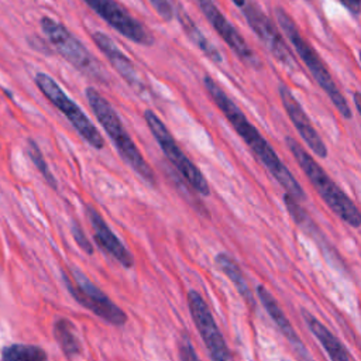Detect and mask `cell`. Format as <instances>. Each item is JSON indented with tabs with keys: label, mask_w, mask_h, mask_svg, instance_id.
<instances>
[{
	"label": "cell",
	"mask_w": 361,
	"mask_h": 361,
	"mask_svg": "<svg viewBox=\"0 0 361 361\" xmlns=\"http://www.w3.org/2000/svg\"><path fill=\"white\" fill-rule=\"evenodd\" d=\"M203 86L210 96L212 102L219 107L226 120L234 128V131L243 138V141L252 149L254 155L261 161L265 169L272 178L285 189L286 195L292 196L298 202L306 199V193L300 183L288 169V166L278 157L276 151L259 133V130L247 118L241 109L233 102V99L223 90V87L209 75L203 78Z\"/></svg>",
	"instance_id": "cell-1"
},
{
	"label": "cell",
	"mask_w": 361,
	"mask_h": 361,
	"mask_svg": "<svg viewBox=\"0 0 361 361\" xmlns=\"http://www.w3.org/2000/svg\"><path fill=\"white\" fill-rule=\"evenodd\" d=\"M86 100L90 106V110L93 111L94 117L111 140L113 145L116 147L118 155L121 159L148 185L155 186L157 178L155 172L151 168V165L147 162V159L142 157L141 151L133 141L131 135L126 130L120 116L117 114L113 104L94 87L89 86L85 90Z\"/></svg>",
	"instance_id": "cell-2"
},
{
	"label": "cell",
	"mask_w": 361,
	"mask_h": 361,
	"mask_svg": "<svg viewBox=\"0 0 361 361\" xmlns=\"http://www.w3.org/2000/svg\"><path fill=\"white\" fill-rule=\"evenodd\" d=\"M285 142L299 168L303 171L309 182L317 190L323 202L329 209L338 216L344 223L354 228L361 226V214L357 204L348 197V195L327 175L319 162L292 137H285Z\"/></svg>",
	"instance_id": "cell-3"
},
{
	"label": "cell",
	"mask_w": 361,
	"mask_h": 361,
	"mask_svg": "<svg viewBox=\"0 0 361 361\" xmlns=\"http://www.w3.org/2000/svg\"><path fill=\"white\" fill-rule=\"evenodd\" d=\"M275 17L278 21L279 28L289 39L290 45L296 51L298 56L302 59V62L306 65L309 72L312 73L313 79L319 85V87L327 94L336 110L345 118L350 120L353 117V111L350 104L347 103L345 97L343 96L341 90L338 89L337 83L334 82L333 76L330 75L327 66L324 65L320 55L316 52V49L309 44V41L302 35L299 27L293 21V18L282 8H275Z\"/></svg>",
	"instance_id": "cell-4"
},
{
	"label": "cell",
	"mask_w": 361,
	"mask_h": 361,
	"mask_svg": "<svg viewBox=\"0 0 361 361\" xmlns=\"http://www.w3.org/2000/svg\"><path fill=\"white\" fill-rule=\"evenodd\" d=\"M39 24L51 45L75 69H78L82 75L87 76L94 82L104 85L109 83V75L106 69L83 45V42L78 37H75L63 24L47 16L41 18Z\"/></svg>",
	"instance_id": "cell-5"
},
{
	"label": "cell",
	"mask_w": 361,
	"mask_h": 361,
	"mask_svg": "<svg viewBox=\"0 0 361 361\" xmlns=\"http://www.w3.org/2000/svg\"><path fill=\"white\" fill-rule=\"evenodd\" d=\"M144 120L151 134L154 135L157 144L159 145L171 165L175 168L178 175L182 176L188 186L192 188L195 192H197L202 196H209L210 188L204 175L195 165V162L182 151V148L178 145L176 140L169 133L165 123L158 117V114L154 110L147 109L144 111Z\"/></svg>",
	"instance_id": "cell-6"
},
{
	"label": "cell",
	"mask_w": 361,
	"mask_h": 361,
	"mask_svg": "<svg viewBox=\"0 0 361 361\" xmlns=\"http://www.w3.org/2000/svg\"><path fill=\"white\" fill-rule=\"evenodd\" d=\"M37 87L42 92V94L68 118L76 133L94 149H102L104 147V141L96 126L90 121L86 113L79 107L76 102H73L63 89L56 83L54 78L44 72H38L34 78Z\"/></svg>",
	"instance_id": "cell-7"
},
{
	"label": "cell",
	"mask_w": 361,
	"mask_h": 361,
	"mask_svg": "<svg viewBox=\"0 0 361 361\" xmlns=\"http://www.w3.org/2000/svg\"><path fill=\"white\" fill-rule=\"evenodd\" d=\"M63 279L72 298L97 317L113 326H123L127 322L126 313L80 269L73 268L69 275H63Z\"/></svg>",
	"instance_id": "cell-8"
},
{
	"label": "cell",
	"mask_w": 361,
	"mask_h": 361,
	"mask_svg": "<svg viewBox=\"0 0 361 361\" xmlns=\"http://www.w3.org/2000/svg\"><path fill=\"white\" fill-rule=\"evenodd\" d=\"M247 24L252 32L259 38L274 59L288 71H298V63L290 52L289 45L283 39L279 28L269 20V17L254 1H245L241 7Z\"/></svg>",
	"instance_id": "cell-9"
},
{
	"label": "cell",
	"mask_w": 361,
	"mask_h": 361,
	"mask_svg": "<svg viewBox=\"0 0 361 361\" xmlns=\"http://www.w3.org/2000/svg\"><path fill=\"white\" fill-rule=\"evenodd\" d=\"M92 11H94L104 23H107L120 35L138 45L149 47L154 44V37L127 8L116 0H82Z\"/></svg>",
	"instance_id": "cell-10"
},
{
	"label": "cell",
	"mask_w": 361,
	"mask_h": 361,
	"mask_svg": "<svg viewBox=\"0 0 361 361\" xmlns=\"http://www.w3.org/2000/svg\"><path fill=\"white\" fill-rule=\"evenodd\" d=\"M202 14L206 17L209 24L214 28L219 37L230 47V49L250 68L259 69L262 66L261 59L247 44L240 31L226 18L213 0H195Z\"/></svg>",
	"instance_id": "cell-11"
},
{
	"label": "cell",
	"mask_w": 361,
	"mask_h": 361,
	"mask_svg": "<svg viewBox=\"0 0 361 361\" xmlns=\"http://www.w3.org/2000/svg\"><path fill=\"white\" fill-rule=\"evenodd\" d=\"M188 306L192 320L210 354V358H230L227 344L214 322L207 303L199 292L189 290Z\"/></svg>",
	"instance_id": "cell-12"
},
{
	"label": "cell",
	"mask_w": 361,
	"mask_h": 361,
	"mask_svg": "<svg viewBox=\"0 0 361 361\" xmlns=\"http://www.w3.org/2000/svg\"><path fill=\"white\" fill-rule=\"evenodd\" d=\"M278 92H279L281 103H282L288 117L290 118L292 124L295 126L298 134L300 135V138L305 141V144L309 147V149L313 154H316V157L326 158L329 154L327 147L323 142L319 133L316 131V128L313 127V124H312L310 118L307 117L306 111L303 110L302 104L293 96L292 90L285 83H281L278 86Z\"/></svg>",
	"instance_id": "cell-13"
},
{
	"label": "cell",
	"mask_w": 361,
	"mask_h": 361,
	"mask_svg": "<svg viewBox=\"0 0 361 361\" xmlns=\"http://www.w3.org/2000/svg\"><path fill=\"white\" fill-rule=\"evenodd\" d=\"M92 39L96 44V47L103 52V55L107 58V61L111 63L114 71L128 83L130 87H133L135 92L141 94L147 93V85L141 79L133 61L121 51V48L107 34L102 31H94L92 34Z\"/></svg>",
	"instance_id": "cell-14"
},
{
	"label": "cell",
	"mask_w": 361,
	"mask_h": 361,
	"mask_svg": "<svg viewBox=\"0 0 361 361\" xmlns=\"http://www.w3.org/2000/svg\"><path fill=\"white\" fill-rule=\"evenodd\" d=\"M85 212L93 228V234L97 245L104 252L111 255L118 264H121L126 268H131L134 265L133 254L124 247V244L118 240V237L111 231V228L100 216V213L93 206H89V204L86 206Z\"/></svg>",
	"instance_id": "cell-15"
},
{
	"label": "cell",
	"mask_w": 361,
	"mask_h": 361,
	"mask_svg": "<svg viewBox=\"0 0 361 361\" xmlns=\"http://www.w3.org/2000/svg\"><path fill=\"white\" fill-rule=\"evenodd\" d=\"M257 295L261 300V303L264 305V309L267 310V313L269 314V317L274 320V323L278 326L279 331L285 336V338L290 343L293 351L296 353V355L300 358V361H312L310 354L307 353L305 344L302 343V340L299 338V336L296 334V331L293 330V327L290 326L288 317L285 316V313L282 312V309L279 307L278 302L275 300V298L264 288V286H257Z\"/></svg>",
	"instance_id": "cell-16"
},
{
	"label": "cell",
	"mask_w": 361,
	"mask_h": 361,
	"mask_svg": "<svg viewBox=\"0 0 361 361\" xmlns=\"http://www.w3.org/2000/svg\"><path fill=\"white\" fill-rule=\"evenodd\" d=\"M173 14L176 16L178 23L180 24L185 35L207 59H210L214 63L223 62L220 51L206 38V35L200 31V28L196 25V23L190 18L188 11L180 4H178L176 8H173Z\"/></svg>",
	"instance_id": "cell-17"
},
{
	"label": "cell",
	"mask_w": 361,
	"mask_h": 361,
	"mask_svg": "<svg viewBox=\"0 0 361 361\" xmlns=\"http://www.w3.org/2000/svg\"><path fill=\"white\" fill-rule=\"evenodd\" d=\"M302 314L305 322L307 323L309 330L323 345L324 351L327 353L331 361H351V357L348 355L345 347L330 330H327V327H324L323 323H320L316 317H313L306 310H302Z\"/></svg>",
	"instance_id": "cell-18"
},
{
	"label": "cell",
	"mask_w": 361,
	"mask_h": 361,
	"mask_svg": "<svg viewBox=\"0 0 361 361\" xmlns=\"http://www.w3.org/2000/svg\"><path fill=\"white\" fill-rule=\"evenodd\" d=\"M216 264L230 278V281L234 283V286L237 288V292L241 295V298L245 300V303L254 310L255 299L250 290V286H248L240 267L233 261V258L230 255H227L224 252H221L216 257Z\"/></svg>",
	"instance_id": "cell-19"
},
{
	"label": "cell",
	"mask_w": 361,
	"mask_h": 361,
	"mask_svg": "<svg viewBox=\"0 0 361 361\" xmlns=\"http://www.w3.org/2000/svg\"><path fill=\"white\" fill-rule=\"evenodd\" d=\"M54 337L66 357H73L80 353V341L78 338L75 326L69 320L59 319L55 323Z\"/></svg>",
	"instance_id": "cell-20"
},
{
	"label": "cell",
	"mask_w": 361,
	"mask_h": 361,
	"mask_svg": "<svg viewBox=\"0 0 361 361\" xmlns=\"http://www.w3.org/2000/svg\"><path fill=\"white\" fill-rule=\"evenodd\" d=\"M3 361H47V353L37 345L13 344L3 350Z\"/></svg>",
	"instance_id": "cell-21"
},
{
	"label": "cell",
	"mask_w": 361,
	"mask_h": 361,
	"mask_svg": "<svg viewBox=\"0 0 361 361\" xmlns=\"http://www.w3.org/2000/svg\"><path fill=\"white\" fill-rule=\"evenodd\" d=\"M283 202H285V206L292 217V220L309 235H312L313 238H316L319 235V230L316 227V224L313 223V220L309 217L307 212L299 204V202L296 199H293L292 196L289 195H285L283 196Z\"/></svg>",
	"instance_id": "cell-22"
},
{
	"label": "cell",
	"mask_w": 361,
	"mask_h": 361,
	"mask_svg": "<svg viewBox=\"0 0 361 361\" xmlns=\"http://www.w3.org/2000/svg\"><path fill=\"white\" fill-rule=\"evenodd\" d=\"M27 152H28V157L31 158L32 164L35 165V168L39 171V173H41V175L44 176V179L47 180V183H48L52 189H56V186H58L56 179L54 178L52 172L49 171L48 164H47L45 158H44V155H42L39 147H38L37 142H35L34 140H31V138L27 141Z\"/></svg>",
	"instance_id": "cell-23"
},
{
	"label": "cell",
	"mask_w": 361,
	"mask_h": 361,
	"mask_svg": "<svg viewBox=\"0 0 361 361\" xmlns=\"http://www.w3.org/2000/svg\"><path fill=\"white\" fill-rule=\"evenodd\" d=\"M155 10V13L164 20V21H171L173 18V7L169 0H148Z\"/></svg>",
	"instance_id": "cell-24"
},
{
	"label": "cell",
	"mask_w": 361,
	"mask_h": 361,
	"mask_svg": "<svg viewBox=\"0 0 361 361\" xmlns=\"http://www.w3.org/2000/svg\"><path fill=\"white\" fill-rule=\"evenodd\" d=\"M179 358L180 361H200L188 336L179 338Z\"/></svg>",
	"instance_id": "cell-25"
},
{
	"label": "cell",
	"mask_w": 361,
	"mask_h": 361,
	"mask_svg": "<svg viewBox=\"0 0 361 361\" xmlns=\"http://www.w3.org/2000/svg\"><path fill=\"white\" fill-rule=\"evenodd\" d=\"M72 235H73V238H75V241H76V244L79 245V248H82L86 254H93V247H92V244H90V241H89V238L86 237V234L83 233V230H82V227L78 224V223H72Z\"/></svg>",
	"instance_id": "cell-26"
},
{
	"label": "cell",
	"mask_w": 361,
	"mask_h": 361,
	"mask_svg": "<svg viewBox=\"0 0 361 361\" xmlns=\"http://www.w3.org/2000/svg\"><path fill=\"white\" fill-rule=\"evenodd\" d=\"M344 8H347L354 17H358L361 8V0H338Z\"/></svg>",
	"instance_id": "cell-27"
},
{
	"label": "cell",
	"mask_w": 361,
	"mask_h": 361,
	"mask_svg": "<svg viewBox=\"0 0 361 361\" xmlns=\"http://www.w3.org/2000/svg\"><path fill=\"white\" fill-rule=\"evenodd\" d=\"M360 92H355L354 93V96H353V99H354V106H355V109H357V111L360 113L361 111V104H360Z\"/></svg>",
	"instance_id": "cell-28"
},
{
	"label": "cell",
	"mask_w": 361,
	"mask_h": 361,
	"mask_svg": "<svg viewBox=\"0 0 361 361\" xmlns=\"http://www.w3.org/2000/svg\"><path fill=\"white\" fill-rule=\"evenodd\" d=\"M231 1H233L237 7H243V6L245 4V1H247V0H231Z\"/></svg>",
	"instance_id": "cell-29"
},
{
	"label": "cell",
	"mask_w": 361,
	"mask_h": 361,
	"mask_svg": "<svg viewBox=\"0 0 361 361\" xmlns=\"http://www.w3.org/2000/svg\"><path fill=\"white\" fill-rule=\"evenodd\" d=\"M212 361H228L227 358H212Z\"/></svg>",
	"instance_id": "cell-30"
},
{
	"label": "cell",
	"mask_w": 361,
	"mask_h": 361,
	"mask_svg": "<svg viewBox=\"0 0 361 361\" xmlns=\"http://www.w3.org/2000/svg\"><path fill=\"white\" fill-rule=\"evenodd\" d=\"M307 1H310V0H307Z\"/></svg>",
	"instance_id": "cell-31"
}]
</instances>
